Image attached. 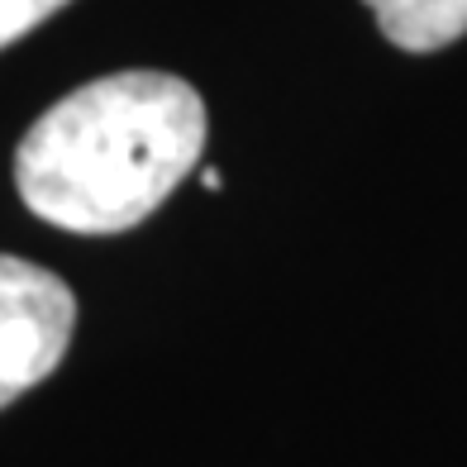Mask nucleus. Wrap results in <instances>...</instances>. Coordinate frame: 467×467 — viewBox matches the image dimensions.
<instances>
[{"label":"nucleus","instance_id":"obj_1","mask_svg":"<svg viewBox=\"0 0 467 467\" xmlns=\"http://www.w3.org/2000/svg\"><path fill=\"white\" fill-rule=\"evenodd\" d=\"M205 100L167 72H115L44 110L15 148V186L38 220L124 234L196 172Z\"/></svg>","mask_w":467,"mask_h":467},{"label":"nucleus","instance_id":"obj_2","mask_svg":"<svg viewBox=\"0 0 467 467\" xmlns=\"http://www.w3.org/2000/svg\"><path fill=\"white\" fill-rule=\"evenodd\" d=\"M72 329V286L48 267L0 253V410L62 363Z\"/></svg>","mask_w":467,"mask_h":467},{"label":"nucleus","instance_id":"obj_3","mask_svg":"<svg viewBox=\"0 0 467 467\" xmlns=\"http://www.w3.org/2000/svg\"><path fill=\"white\" fill-rule=\"evenodd\" d=\"M387 44L406 53L449 48L467 34V0H363Z\"/></svg>","mask_w":467,"mask_h":467},{"label":"nucleus","instance_id":"obj_4","mask_svg":"<svg viewBox=\"0 0 467 467\" xmlns=\"http://www.w3.org/2000/svg\"><path fill=\"white\" fill-rule=\"evenodd\" d=\"M67 0H0V48H10L15 38L38 29L48 15H57Z\"/></svg>","mask_w":467,"mask_h":467}]
</instances>
